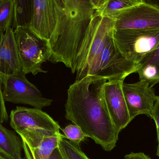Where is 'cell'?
I'll use <instances>...</instances> for the list:
<instances>
[{"label": "cell", "instance_id": "10", "mask_svg": "<svg viewBox=\"0 0 159 159\" xmlns=\"http://www.w3.org/2000/svg\"><path fill=\"white\" fill-rule=\"evenodd\" d=\"M115 30L159 29V8L142 0L115 17Z\"/></svg>", "mask_w": 159, "mask_h": 159}, {"label": "cell", "instance_id": "23", "mask_svg": "<svg viewBox=\"0 0 159 159\" xmlns=\"http://www.w3.org/2000/svg\"><path fill=\"white\" fill-rule=\"evenodd\" d=\"M152 119L155 121L157 135L158 146H159V96L154 105L152 114Z\"/></svg>", "mask_w": 159, "mask_h": 159}, {"label": "cell", "instance_id": "7", "mask_svg": "<svg viewBox=\"0 0 159 159\" xmlns=\"http://www.w3.org/2000/svg\"><path fill=\"white\" fill-rule=\"evenodd\" d=\"M1 76L5 102L27 105L40 110L52 104L53 100L44 97L39 90L28 80L22 71L16 74Z\"/></svg>", "mask_w": 159, "mask_h": 159}, {"label": "cell", "instance_id": "3", "mask_svg": "<svg viewBox=\"0 0 159 159\" xmlns=\"http://www.w3.org/2000/svg\"><path fill=\"white\" fill-rule=\"evenodd\" d=\"M113 33L107 38L101 53L91 62L76 81L89 76L112 80H125L137 71V64L126 59L116 46Z\"/></svg>", "mask_w": 159, "mask_h": 159}, {"label": "cell", "instance_id": "12", "mask_svg": "<svg viewBox=\"0 0 159 159\" xmlns=\"http://www.w3.org/2000/svg\"><path fill=\"white\" fill-rule=\"evenodd\" d=\"M10 125L20 131L45 129L60 132V127L47 113L36 108L17 106L10 112Z\"/></svg>", "mask_w": 159, "mask_h": 159}, {"label": "cell", "instance_id": "24", "mask_svg": "<svg viewBox=\"0 0 159 159\" xmlns=\"http://www.w3.org/2000/svg\"><path fill=\"white\" fill-rule=\"evenodd\" d=\"M124 159H151V158L143 153L131 152L128 155H126L124 157Z\"/></svg>", "mask_w": 159, "mask_h": 159}, {"label": "cell", "instance_id": "11", "mask_svg": "<svg viewBox=\"0 0 159 159\" xmlns=\"http://www.w3.org/2000/svg\"><path fill=\"white\" fill-rule=\"evenodd\" d=\"M60 0H31L30 27L50 41L57 24Z\"/></svg>", "mask_w": 159, "mask_h": 159}, {"label": "cell", "instance_id": "2", "mask_svg": "<svg viewBox=\"0 0 159 159\" xmlns=\"http://www.w3.org/2000/svg\"><path fill=\"white\" fill-rule=\"evenodd\" d=\"M96 11L92 0H60L57 24L49 41V61L62 63L75 73L76 57Z\"/></svg>", "mask_w": 159, "mask_h": 159}, {"label": "cell", "instance_id": "29", "mask_svg": "<svg viewBox=\"0 0 159 159\" xmlns=\"http://www.w3.org/2000/svg\"><path fill=\"white\" fill-rule=\"evenodd\" d=\"M0 159H6L3 157L2 156V154H1V153H0Z\"/></svg>", "mask_w": 159, "mask_h": 159}, {"label": "cell", "instance_id": "18", "mask_svg": "<svg viewBox=\"0 0 159 159\" xmlns=\"http://www.w3.org/2000/svg\"><path fill=\"white\" fill-rule=\"evenodd\" d=\"M142 2V0H107L102 8L97 12L104 16L115 17L122 11Z\"/></svg>", "mask_w": 159, "mask_h": 159}, {"label": "cell", "instance_id": "16", "mask_svg": "<svg viewBox=\"0 0 159 159\" xmlns=\"http://www.w3.org/2000/svg\"><path fill=\"white\" fill-rule=\"evenodd\" d=\"M23 144L15 131L7 129L0 124V153L7 159L21 156Z\"/></svg>", "mask_w": 159, "mask_h": 159}, {"label": "cell", "instance_id": "13", "mask_svg": "<svg viewBox=\"0 0 159 159\" xmlns=\"http://www.w3.org/2000/svg\"><path fill=\"white\" fill-rule=\"evenodd\" d=\"M124 81H107L103 87L104 97L108 112L119 133L132 121L122 91Z\"/></svg>", "mask_w": 159, "mask_h": 159}, {"label": "cell", "instance_id": "4", "mask_svg": "<svg viewBox=\"0 0 159 159\" xmlns=\"http://www.w3.org/2000/svg\"><path fill=\"white\" fill-rule=\"evenodd\" d=\"M14 34L22 72L33 75L46 73L42 64L52 56L49 41L38 35L30 25L16 28Z\"/></svg>", "mask_w": 159, "mask_h": 159}, {"label": "cell", "instance_id": "28", "mask_svg": "<svg viewBox=\"0 0 159 159\" xmlns=\"http://www.w3.org/2000/svg\"><path fill=\"white\" fill-rule=\"evenodd\" d=\"M15 159H26V158H23L21 157V156H19L16 157V158Z\"/></svg>", "mask_w": 159, "mask_h": 159}, {"label": "cell", "instance_id": "22", "mask_svg": "<svg viewBox=\"0 0 159 159\" xmlns=\"http://www.w3.org/2000/svg\"><path fill=\"white\" fill-rule=\"evenodd\" d=\"M2 77L0 75V124H3L8 120V116L3 97Z\"/></svg>", "mask_w": 159, "mask_h": 159}, {"label": "cell", "instance_id": "6", "mask_svg": "<svg viewBox=\"0 0 159 159\" xmlns=\"http://www.w3.org/2000/svg\"><path fill=\"white\" fill-rule=\"evenodd\" d=\"M115 44L128 60L138 63L159 44V29L115 30Z\"/></svg>", "mask_w": 159, "mask_h": 159}, {"label": "cell", "instance_id": "25", "mask_svg": "<svg viewBox=\"0 0 159 159\" xmlns=\"http://www.w3.org/2000/svg\"><path fill=\"white\" fill-rule=\"evenodd\" d=\"M49 159H64L58 147L55 148L51 153Z\"/></svg>", "mask_w": 159, "mask_h": 159}, {"label": "cell", "instance_id": "19", "mask_svg": "<svg viewBox=\"0 0 159 159\" xmlns=\"http://www.w3.org/2000/svg\"><path fill=\"white\" fill-rule=\"evenodd\" d=\"M58 147L64 159H90L81 151L79 145L64 138L60 139Z\"/></svg>", "mask_w": 159, "mask_h": 159}, {"label": "cell", "instance_id": "5", "mask_svg": "<svg viewBox=\"0 0 159 159\" xmlns=\"http://www.w3.org/2000/svg\"><path fill=\"white\" fill-rule=\"evenodd\" d=\"M115 24V19L104 16L96 11L75 60L76 80L103 50L107 38L114 31Z\"/></svg>", "mask_w": 159, "mask_h": 159}, {"label": "cell", "instance_id": "17", "mask_svg": "<svg viewBox=\"0 0 159 159\" xmlns=\"http://www.w3.org/2000/svg\"><path fill=\"white\" fill-rule=\"evenodd\" d=\"M31 13V0H14L11 26L13 30L18 27L30 25Z\"/></svg>", "mask_w": 159, "mask_h": 159}, {"label": "cell", "instance_id": "1", "mask_svg": "<svg viewBox=\"0 0 159 159\" xmlns=\"http://www.w3.org/2000/svg\"><path fill=\"white\" fill-rule=\"evenodd\" d=\"M106 79L93 76L75 81L68 90L65 117L86 137L106 151L116 146L119 133L111 119L103 95Z\"/></svg>", "mask_w": 159, "mask_h": 159}, {"label": "cell", "instance_id": "15", "mask_svg": "<svg viewBox=\"0 0 159 159\" xmlns=\"http://www.w3.org/2000/svg\"><path fill=\"white\" fill-rule=\"evenodd\" d=\"M136 73L153 87L159 83V44L138 63Z\"/></svg>", "mask_w": 159, "mask_h": 159}, {"label": "cell", "instance_id": "20", "mask_svg": "<svg viewBox=\"0 0 159 159\" xmlns=\"http://www.w3.org/2000/svg\"><path fill=\"white\" fill-rule=\"evenodd\" d=\"M13 7L14 0H0V33L11 26Z\"/></svg>", "mask_w": 159, "mask_h": 159}, {"label": "cell", "instance_id": "14", "mask_svg": "<svg viewBox=\"0 0 159 159\" xmlns=\"http://www.w3.org/2000/svg\"><path fill=\"white\" fill-rule=\"evenodd\" d=\"M22 72L14 30L9 26L0 33V75L9 76Z\"/></svg>", "mask_w": 159, "mask_h": 159}, {"label": "cell", "instance_id": "27", "mask_svg": "<svg viewBox=\"0 0 159 159\" xmlns=\"http://www.w3.org/2000/svg\"><path fill=\"white\" fill-rule=\"evenodd\" d=\"M157 155L159 158V146H158L157 148Z\"/></svg>", "mask_w": 159, "mask_h": 159}, {"label": "cell", "instance_id": "21", "mask_svg": "<svg viewBox=\"0 0 159 159\" xmlns=\"http://www.w3.org/2000/svg\"><path fill=\"white\" fill-rule=\"evenodd\" d=\"M62 131L66 138L78 145L86 137L81 129L75 124L68 125L62 129Z\"/></svg>", "mask_w": 159, "mask_h": 159}, {"label": "cell", "instance_id": "9", "mask_svg": "<svg viewBox=\"0 0 159 159\" xmlns=\"http://www.w3.org/2000/svg\"><path fill=\"white\" fill-rule=\"evenodd\" d=\"M17 133L23 144L26 159H49L59 141L65 136L60 132L45 129L20 131Z\"/></svg>", "mask_w": 159, "mask_h": 159}, {"label": "cell", "instance_id": "8", "mask_svg": "<svg viewBox=\"0 0 159 159\" xmlns=\"http://www.w3.org/2000/svg\"><path fill=\"white\" fill-rule=\"evenodd\" d=\"M122 90L132 120L139 115L152 119L154 105L157 99L155 89L145 80L133 83L123 82Z\"/></svg>", "mask_w": 159, "mask_h": 159}, {"label": "cell", "instance_id": "26", "mask_svg": "<svg viewBox=\"0 0 159 159\" xmlns=\"http://www.w3.org/2000/svg\"><path fill=\"white\" fill-rule=\"evenodd\" d=\"M146 2L153 5L159 8V0H145Z\"/></svg>", "mask_w": 159, "mask_h": 159}]
</instances>
